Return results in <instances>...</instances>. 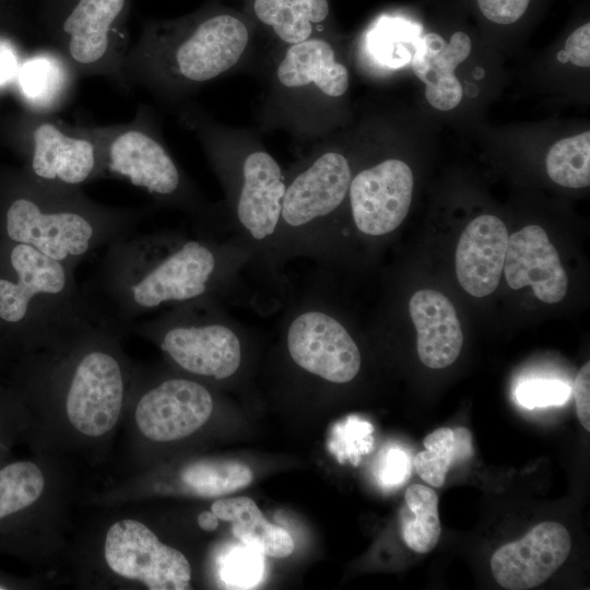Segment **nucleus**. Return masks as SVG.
<instances>
[{
	"label": "nucleus",
	"instance_id": "nucleus-1",
	"mask_svg": "<svg viewBox=\"0 0 590 590\" xmlns=\"http://www.w3.org/2000/svg\"><path fill=\"white\" fill-rule=\"evenodd\" d=\"M247 272L258 278L252 252L237 238L166 229L107 246L96 287L121 331L161 308L234 296L245 287Z\"/></svg>",
	"mask_w": 590,
	"mask_h": 590
},
{
	"label": "nucleus",
	"instance_id": "nucleus-2",
	"mask_svg": "<svg viewBox=\"0 0 590 590\" xmlns=\"http://www.w3.org/2000/svg\"><path fill=\"white\" fill-rule=\"evenodd\" d=\"M120 329L106 315L88 320L28 357L24 399L62 418L79 439L108 438L127 409L137 374Z\"/></svg>",
	"mask_w": 590,
	"mask_h": 590
},
{
	"label": "nucleus",
	"instance_id": "nucleus-3",
	"mask_svg": "<svg viewBox=\"0 0 590 590\" xmlns=\"http://www.w3.org/2000/svg\"><path fill=\"white\" fill-rule=\"evenodd\" d=\"M2 204V228L21 243L75 269L98 248L130 235L145 210L98 203L81 189L35 180L26 174Z\"/></svg>",
	"mask_w": 590,
	"mask_h": 590
},
{
	"label": "nucleus",
	"instance_id": "nucleus-4",
	"mask_svg": "<svg viewBox=\"0 0 590 590\" xmlns=\"http://www.w3.org/2000/svg\"><path fill=\"white\" fill-rule=\"evenodd\" d=\"M248 43L244 22L226 13L148 22L123 60L127 91L142 86L160 96H179L236 66Z\"/></svg>",
	"mask_w": 590,
	"mask_h": 590
},
{
	"label": "nucleus",
	"instance_id": "nucleus-5",
	"mask_svg": "<svg viewBox=\"0 0 590 590\" xmlns=\"http://www.w3.org/2000/svg\"><path fill=\"white\" fill-rule=\"evenodd\" d=\"M0 275V322L30 351L50 346L102 315L78 286L74 270L32 246L11 241Z\"/></svg>",
	"mask_w": 590,
	"mask_h": 590
},
{
	"label": "nucleus",
	"instance_id": "nucleus-6",
	"mask_svg": "<svg viewBox=\"0 0 590 590\" xmlns=\"http://www.w3.org/2000/svg\"><path fill=\"white\" fill-rule=\"evenodd\" d=\"M91 130L102 151L105 178L123 180L158 204L184 211L197 234L219 238L229 234L226 219L198 193L163 144L145 105L128 122Z\"/></svg>",
	"mask_w": 590,
	"mask_h": 590
},
{
	"label": "nucleus",
	"instance_id": "nucleus-7",
	"mask_svg": "<svg viewBox=\"0 0 590 590\" xmlns=\"http://www.w3.org/2000/svg\"><path fill=\"white\" fill-rule=\"evenodd\" d=\"M126 331L156 344L173 366L197 380H228L245 359L243 326L213 297L169 307Z\"/></svg>",
	"mask_w": 590,
	"mask_h": 590
},
{
	"label": "nucleus",
	"instance_id": "nucleus-8",
	"mask_svg": "<svg viewBox=\"0 0 590 590\" xmlns=\"http://www.w3.org/2000/svg\"><path fill=\"white\" fill-rule=\"evenodd\" d=\"M203 140L225 186L229 235L252 252L259 280L283 290L276 246L285 177L278 161L263 150L234 158Z\"/></svg>",
	"mask_w": 590,
	"mask_h": 590
},
{
	"label": "nucleus",
	"instance_id": "nucleus-9",
	"mask_svg": "<svg viewBox=\"0 0 590 590\" xmlns=\"http://www.w3.org/2000/svg\"><path fill=\"white\" fill-rule=\"evenodd\" d=\"M129 12L130 0H43L42 15L50 46L79 79L103 76L127 91Z\"/></svg>",
	"mask_w": 590,
	"mask_h": 590
},
{
	"label": "nucleus",
	"instance_id": "nucleus-10",
	"mask_svg": "<svg viewBox=\"0 0 590 590\" xmlns=\"http://www.w3.org/2000/svg\"><path fill=\"white\" fill-rule=\"evenodd\" d=\"M352 177L349 160L337 151L316 155L285 177L276 246L281 269L297 257L318 260Z\"/></svg>",
	"mask_w": 590,
	"mask_h": 590
},
{
	"label": "nucleus",
	"instance_id": "nucleus-11",
	"mask_svg": "<svg viewBox=\"0 0 590 590\" xmlns=\"http://www.w3.org/2000/svg\"><path fill=\"white\" fill-rule=\"evenodd\" d=\"M280 323L285 353L302 371L332 385L349 384L358 375L359 347L322 287L291 300Z\"/></svg>",
	"mask_w": 590,
	"mask_h": 590
},
{
	"label": "nucleus",
	"instance_id": "nucleus-12",
	"mask_svg": "<svg viewBox=\"0 0 590 590\" xmlns=\"http://www.w3.org/2000/svg\"><path fill=\"white\" fill-rule=\"evenodd\" d=\"M127 408L137 436L170 442L189 437L208 422L214 398L205 385L189 376L149 378L137 369Z\"/></svg>",
	"mask_w": 590,
	"mask_h": 590
},
{
	"label": "nucleus",
	"instance_id": "nucleus-13",
	"mask_svg": "<svg viewBox=\"0 0 590 590\" xmlns=\"http://www.w3.org/2000/svg\"><path fill=\"white\" fill-rule=\"evenodd\" d=\"M24 138L26 174L35 180L81 189L105 178L102 151L91 126L32 113L24 125Z\"/></svg>",
	"mask_w": 590,
	"mask_h": 590
},
{
	"label": "nucleus",
	"instance_id": "nucleus-14",
	"mask_svg": "<svg viewBox=\"0 0 590 590\" xmlns=\"http://www.w3.org/2000/svg\"><path fill=\"white\" fill-rule=\"evenodd\" d=\"M102 558L113 576L150 590L190 587L191 567L187 557L134 518L110 523L103 538Z\"/></svg>",
	"mask_w": 590,
	"mask_h": 590
},
{
	"label": "nucleus",
	"instance_id": "nucleus-15",
	"mask_svg": "<svg viewBox=\"0 0 590 590\" xmlns=\"http://www.w3.org/2000/svg\"><path fill=\"white\" fill-rule=\"evenodd\" d=\"M413 173L401 160L388 158L352 177L347 197L353 225L366 237H382L408 215Z\"/></svg>",
	"mask_w": 590,
	"mask_h": 590
},
{
	"label": "nucleus",
	"instance_id": "nucleus-16",
	"mask_svg": "<svg viewBox=\"0 0 590 590\" xmlns=\"http://www.w3.org/2000/svg\"><path fill=\"white\" fill-rule=\"evenodd\" d=\"M50 489L51 477L39 460L0 463V551L28 552Z\"/></svg>",
	"mask_w": 590,
	"mask_h": 590
},
{
	"label": "nucleus",
	"instance_id": "nucleus-17",
	"mask_svg": "<svg viewBox=\"0 0 590 590\" xmlns=\"http://www.w3.org/2000/svg\"><path fill=\"white\" fill-rule=\"evenodd\" d=\"M570 546V535L563 524L541 522L520 540L495 551L491 570L505 589H531L546 581L563 565Z\"/></svg>",
	"mask_w": 590,
	"mask_h": 590
},
{
	"label": "nucleus",
	"instance_id": "nucleus-18",
	"mask_svg": "<svg viewBox=\"0 0 590 590\" xmlns=\"http://www.w3.org/2000/svg\"><path fill=\"white\" fill-rule=\"evenodd\" d=\"M503 270L512 290L529 285L541 302L555 304L567 293L568 276L558 252L538 225H528L508 237Z\"/></svg>",
	"mask_w": 590,
	"mask_h": 590
},
{
	"label": "nucleus",
	"instance_id": "nucleus-19",
	"mask_svg": "<svg viewBox=\"0 0 590 590\" xmlns=\"http://www.w3.org/2000/svg\"><path fill=\"white\" fill-rule=\"evenodd\" d=\"M507 244L506 225L497 216H477L465 227L456 250V273L467 293L484 297L496 290Z\"/></svg>",
	"mask_w": 590,
	"mask_h": 590
},
{
	"label": "nucleus",
	"instance_id": "nucleus-20",
	"mask_svg": "<svg viewBox=\"0 0 590 590\" xmlns=\"http://www.w3.org/2000/svg\"><path fill=\"white\" fill-rule=\"evenodd\" d=\"M416 330V350L421 362L434 369L451 365L459 356L463 335L452 303L441 293L421 290L409 303Z\"/></svg>",
	"mask_w": 590,
	"mask_h": 590
},
{
	"label": "nucleus",
	"instance_id": "nucleus-21",
	"mask_svg": "<svg viewBox=\"0 0 590 590\" xmlns=\"http://www.w3.org/2000/svg\"><path fill=\"white\" fill-rule=\"evenodd\" d=\"M78 80L66 58L49 45L23 59L14 83L31 113L55 115L71 99Z\"/></svg>",
	"mask_w": 590,
	"mask_h": 590
},
{
	"label": "nucleus",
	"instance_id": "nucleus-22",
	"mask_svg": "<svg viewBox=\"0 0 590 590\" xmlns=\"http://www.w3.org/2000/svg\"><path fill=\"white\" fill-rule=\"evenodd\" d=\"M276 78L288 88L314 84L330 97L342 96L350 83L346 67L337 61L332 46L321 38L291 45L278 66Z\"/></svg>",
	"mask_w": 590,
	"mask_h": 590
},
{
	"label": "nucleus",
	"instance_id": "nucleus-23",
	"mask_svg": "<svg viewBox=\"0 0 590 590\" xmlns=\"http://www.w3.org/2000/svg\"><path fill=\"white\" fill-rule=\"evenodd\" d=\"M211 510L219 519L232 522L234 535L248 547L275 558L287 557L294 551L292 536L269 522L249 497L217 499Z\"/></svg>",
	"mask_w": 590,
	"mask_h": 590
},
{
	"label": "nucleus",
	"instance_id": "nucleus-24",
	"mask_svg": "<svg viewBox=\"0 0 590 590\" xmlns=\"http://www.w3.org/2000/svg\"><path fill=\"white\" fill-rule=\"evenodd\" d=\"M253 11L281 40L293 45L310 38L312 24L328 16L329 3L327 0H255Z\"/></svg>",
	"mask_w": 590,
	"mask_h": 590
},
{
	"label": "nucleus",
	"instance_id": "nucleus-25",
	"mask_svg": "<svg viewBox=\"0 0 590 590\" xmlns=\"http://www.w3.org/2000/svg\"><path fill=\"white\" fill-rule=\"evenodd\" d=\"M471 48V39L463 32L452 34L449 43L436 33H428L420 38L411 67L426 86L449 82L457 79L455 70L467 59Z\"/></svg>",
	"mask_w": 590,
	"mask_h": 590
},
{
	"label": "nucleus",
	"instance_id": "nucleus-26",
	"mask_svg": "<svg viewBox=\"0 0 590 590\" xmlns=\"http://www.w3.org/2000/svg\"><path fill=\"white\" fill-rule=\"evenodd\" d=\"M423 445L425 450L415 456L414 468L434 487H441L449 469L473 453L472 436L464 427L435 429L424 438Z\"/></svg>",
	"mask_w": 590,
	"mask_h": 590
},
{
	"label": "nucleus",
	"instance_id": "nucleus-27",
	"mask_svg": "<svg viewBox=\"0 0 590 590\" xmlns=\"http://www.w3.org/2000/svg\"><path fill=\"white\" fill-rule=\"evenodd\" d=\"M405 509L400 516L402 538L416 553H428L438 543L441 526L436 492L422 484L411 485L404 494Z\"/></svg>",
	"mask_w": 590,
	"mask_h": 590
},
{
	"label": "nucleus",
	"instance_id": "nucleus-28",
	"mask_svg": "<svg viewBox=\"0 0 590 590\" xmlns=\"http://www.w3.org/2000/svg\"><path fill=\"white\" fill-rule=\"evenodd\" d=\"M184 488L200 497H220L248 486L251 469L236 460L205 459L187 464L179 474Z\"/></svg>",
	"mask_w": 590,
	"mask_h": 590
},
{
	"label": "nucleus",
	"instance_id": "nucleus-29",
	"mask_svg": "<svg viewBox=\"0 0 590 590\" xmlns=\"http://www.w3.org/2000/svg\"><path fill=\"white\" fill-rule=\"evenodd\" d=\"M548 177L559 186L585 188L590 185V132L556 142L546 155Z\"/></svg>",
	"mask_w": 590,
	"mask_h": 590
},
{
	"label": "nucleus",
	"instance_id": "nucleus-30",
	"mask_svg": "<svg viewBox=\"0 0 590 590\" xmlns=\"http://www.w3.org/2000/svg\"><path fill=\"white\" fill-rule=\"evenodd\" d=\"M421 27L406 21H390L375 34L373 50L387 66L399 68L409 63L421 38Z\"/></svg>",
	"mask_w": 590,
	"mask_h": 590
},
{
	"label": "nucleus",
	"instance_id": "nucleus-31",
	"mask_svg": "<svg viewBox=\"0 0 590 590\" xmlns=\"http://www.w3.org/2000/svg\"><path fill=\"white\" fill-rule=\"evenodd\" d=\"M571 388L558 380H530L516 390L517 401L527 409L564 404L570 397Z\"/></svg>",
	"mask_w": 590,
	"mask_h": 590
},
{
	"label": "nucleus",
	"instance_id": "nucleus-32",
	"mask_svg": "<svg viewBox=\"0 0 590 590\" xmlns=\"http://www.w3.org/2000/svg\"><path fill=\"white\" fill-rule=\"evenodd\" d=\"M259 553L251 547L232 552L222 567L223 579L229 585L239 587L256 583L262 573V558Z\"/></svg>",
	"mask_w": 590,
	"mask_h": 590
},
{
	"label": "nucleus",
	"instance_id": "nucleus-33",
	"mask_svg": "<svg viewBox=\"0 0 590 590\" xmlns=\"http://www.w3.org/2000/svg\"><path fill=\"white\" fill-rule=\"evenodd\" d=\"M486 19L498 24H511L526 12L530 0H476Z\"/></svg>",
	"mask_w": 590,
	"mask_h": 590
},
{
	"label": "nucleus",
	"instance_id": "nucleus-34",
	"mask_svg": "<svg viewBox=\"0 0 590 590\" xmlns=\"http://www.w3.org/2000/svg\"><path fill=\"white\" fill-rule=\"evenodd\" d=\"M24 410L21 402L0 398V460L7 451L12 437L24 425Z\"/></svg>",
	"mask_w": 590,
	"mask_h": 590
},
{
	"label": "nucleus",
	"instance_id": "nucleus-35",
	"mask_svg": "<svg viewBox=\"0 0 590 590\" xmlns=\"http://www.w3.org/2000/svg\"><path fill=\"white\" fill-rule=\"evenodd\" d=\"M22 61L16 43L0 33V92L15 82Z\"/></svg>",
	"mask_w": 590,
	"mask_h": 590
},
{
	"label": "nucleus",
	"instance_id": "nucleus-36",
	"mask_svg": "<svg viewBox=\"0 0 590 590\" xmlns=\"http://www.w3.org/2000/svg\"><path fill=\"white\" fill-rule=\"evenodd\" d=\"M411 462L409 456L398 448L386 452L380 465V479L387 485L404 482L410 475Z\"/></svg>",
	"mask_w": 590,
	"mask_h": 590
},
{
	"label": "nucleus",
	"instance_id": "nucleus-37",
	"mask_svg": "<svg viewBox=\"0 0 590 590\" xmlns=\"http://www.w3.org/2000/svg\"><path fill=\"white\" fill-rule=\"evenodd\" d=\"M564 51L568 60L575 66L589 67L590 64V24L586 23L577 28L566 40Z\"/></svg>",
	"mask_w": 590,
	"mask_h": 590
},
{
	"label": "nucleus",
	"instance_id": "nucleus-38",
	"mask_svg": "<svg viewBox=\"0 0 590 590\" xmlns=\"http://www.w3.org/2000/svg\"><path fill=\"white\" fill-rule=\"evenodd\" d=\"M575 399L578 418L583 428L590 432V363L587 362L577 373Z\"/></svg>",
	"mask_w": 590,
	"mask_h": 590
},
{
	"label": "nucleus",
	"instance_id": "nucleus-39",
	"mask_svg": "<svg viewBox=\"0 0 590 590\" xmlns=\"http://www.w3.org/2000/svg\"><path fill=\"white\" fill-rule=\"evenodd\" d=\"M197 521H198L199 527L206 532H213L219 527V518L212 510L202 511L198 516Z\"/></svg>",
	"mask_w": 590,
	"mask_h": 590
},
{
	"label": "nucleus",
	"instance_id": "nucleus-40",
	"mask_svg": "<svg viewBox=\"0 0 590 590\" xmlns=\"http://www.w3.org/2000/svg\"><path fill=\"white\" fill-rule=\"evenodd\" d=\"M557 58L560 62H567L568 61V58L565 54L564 50H560L558 54H557Z\"/></svg>",
	"mask_w": 590,
	"mask_h": 590
},
{
	"label": "nucleus",
	"instance_id": "nucleus-41",
	"mask_svg": "<svg viewBox=\"0 0 590 590\" xmlns=\"http://www.w3.org/2000/svg\"><path fill=\"white\" fill-rule=\"evenodd\" d=\"M10 588H12L10 587V585L0 581V590L10 589Z\"/></svg>",
	"mask_w": 590,
	"mask_h": 590
}]
</instances>
